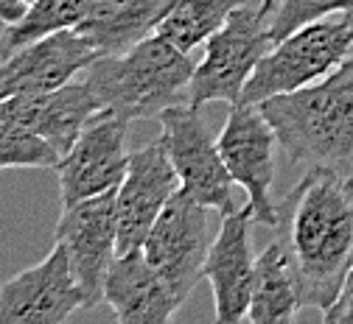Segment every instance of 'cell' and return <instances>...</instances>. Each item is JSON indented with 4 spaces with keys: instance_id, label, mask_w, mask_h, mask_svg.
Wrapping results in <instances>:
<instances>
[{
    "instance_id": "cell-27",
    "label": "cell",
    "mask_w": 353,
    "mask_h": 324,
    "mask_svg": "<svg viewBox=\"0 0 353 324\" xmlns=\"http://www.w3.org/2000/svg\"><path fill=\"white\" fill-rule=\"evenodd\" d=\"M350 14H353V12H350Z\"/></svg>"
},
{
    "instance_id": "cell-17",
    "label": "cell",
    "mask_w": 353,
    "mask_h": 324,
    "mask_svg": "<svg viewBox=\"0 0 353 324\" xmlns=\"http://www.w3.org/2000/svg\"><path fill=\"white\" fill-rule=\"evenodd\" d=\"M174 3L176 0H96L76 31L99 56H115L154 34Z\"/></svg>"
},
{
    "instance_id": "cell-4",
    "label": "cell",
    "mask_w": 353,
    "mask_h": 324,
    "mask_svg": "<svg viewBox=\"0 0 353 324\" xmlns=\"http://www.w3.org/2000/svg\"><path fill=\"white\" fill-rule=\"evenodd\" d=\"M353 54V14L342 12L336 20L323 17L294 34L278 39L261 56L244 84L239 104H261L272 96L294 92L331 76Z\"/></svg>"
},
{
    "instance_id": "cell-11",
    "label": "cell",
    "mask_w": 353,
    "mask_h": 324,
    "mask_svg": "<svg viewBox=\"0 0 353 324\" xmlns=\"http://www.w3.org/2000/svg\"><path fill=\"white\" fill-rule=\"evenodd\" d=\"M76 310H84V294L59 241L37 266L0 285V324H62Z\"/></svg>"
},
{
    "instance_id": "cell-9",
    "label": "cell",
    "mask_w": 353,
    "mask_h": 324,
    "mask_svg": "<svg viewBox=\"0 0 353 324\" xmlns=\"http://www.w3.org/2000/svg\"><path fill=\"white\" fill-rule=\"evenodd\" d=\"M141 249L168 283L174 296L185 305L196 283L205 277V257L210 249L208 207L191 199L185 191H176L163 207Z\"/></svg>"
},
{
    "instance_id": "cell-8",
    "label": "cell",
    "mask_w": 353,
    "mask_h": 324,
    "mask_svg": "<svg viewBox=\"0 0 353 324\" xmlns=\"http://www.w3.org/2000/svg\"><path fill=\"white\" fill-rule=\"evenodd\" d=\"M129 118L99 109L79 131L76 143L57 162L62 207L115 191L129 165Z\"/></svg>"
},
{
    "instance_id": "cell-14",
    "label": "cell",
    "mask_w": 353,
    "mask_h": 324,
    "mask_svg": "<svg viewBox=\"0 0 353 324\" xmlns=\"http://www.w3.org/2000/svg\"><path fill=\"white\" fill-rule=\"evenodd\" d=\"M255 224L252 207L244 204L222 218L216 238L205 257V280L210 283L219 324H239L250 310V288L255 257L250 246V226Z\"/></svg>"
},
{
    "instance_id": "cell-12",
    "label": "cell",
    "mask_w": 353,
    "mask_h": 324,
    "mask_svg": "<svg viewBox=\"0 0 353 324\" xmlns=\"http://www.w3.org/2000/svg\"><path fill=\"white\" fill-rule=\"evenodd\" d=\"M176 191H180V176L160 140L129 154L126 176L115 191L118 255L146 244L154 221Z\"/></svg>"
},
{
    "instance_id": "cell-1",
    "label": "cell",
    "mask_w": 353,
    "mask_h": 324,
    "mask_svg": "<svg viewBox=\"0 0 353 324\" xmlns=\"http://www.w3.org/2000/svg\"><path fill=\"white\" fill-rule=\"evenodd\" d=\"M275 226L300 307L325 313L353 266V179L305 171L278 204Z\"/></svg>"
},
{
    "instance_id": "cell-23",
    "label": "cell",
    "mask_w": 353,
    "mask_h": 324,
    "mask_svg": "<svg viewBox=\"0 0 353 324\" xmlns=\"http://www.w3.org/2000/svg\"><path fill=\"white\" fill-rule=\"evenodd\" d=\"M328 324H353V266L345 277V283L334 299V305L323 313Z\"/></svg>"
},
{
    "instance_id": "cell-20",
    "label": "cell",
    "mask_w": 353,
    "mask_h": 324,
    "mask_svg": "<svg viewBox=\"0 0 353 324\" xmlns=\"http://www.w3.org/2000/svg\"><path fill=\"white\" fill-rule=\"evenodd\" d=\"M241 3L244 0H176L157 25V34L191 54L222 28Z\"/></svg>"
},
{
    "instance_id": "cell-13",
    "label": "cell",
    "mask_w": 353,
    "mask_h": 324,
    "mask_svg": "<svg viewBox=\"0 0 353 324\" xmlns=\"http://www.w3.org/2000/svg\"><path fill=\"white\" fill-rule=\"evenodd\" d=\"M99 51L76 28L39 36L0 59V98L42 96L79 78Z\"/></svg>"
},
{
    "instance_id": "cell-10",
    "label": "cell",
    "mask_w": 353,
    "mask_h": 324,
    "mask_svg": "<svg viewBox=\"0 0 353 324\" xmlns=\"http://www.w3.org/2000/svg\"><path fill=\"white\" fill-rule=\"evenodd\" d=\"M115 191L68 204L54 233V241L68 249L73 277L84 294V310H93L104 302V280L118 257Z\"/></svg>"
},
{
    "instance_id": "cell-15",
    "label": "cell",
    "mask_w": 353,
    "mask_h": 324,
    "mask_svg": "<svg viewBox=\"0 0 353 324\" xmlns=\"http://www.w3.org/2000/svg\"><path fill=\"white\" fill-rule=\"evenodd\" d=\"M99 101L87 81L79 76L68 81L59 89L42 92V96H12L0 98V120H12L42 140H48L59 154H65L73 143L84 123L99 112Z\"/></svg>"
},
{
    "instance_id": "cell-26",
    "label": "cell",
    "mask_w": 353,
    "mask_h": 324,
    "mask_svg": "<svg viewBox=\"0 0 353 324\" xmlns=\"http://www.w3.org/2000/svg\"><path fill=\"white\" fill-rule=\"evenodd\" d=\"M28 3H31V0H28Z\"/></svg>"
},
{
    "instance_id": "cell-18",
    "label": "cell",
    "mask_w": 353,
    "mask_h": 324,
    "mask_svg": "<svg viewBox=\"0 0 353 324\" xmlns=\"http://www.w3.org/2000/svg\"><path fill=\"white\" fill-rule=\"evenodd\" d=\"M300 313V294L286 260L281 241L275 238L255 257L250 310L247 321L252 324H289Z\"/></svg>"
},
{
    "instance_id": "cell-16",
    "label": "cell",
    "mask_w": 353,
    "mask_h": 324,
    "mask_svg": "<svg viewBox=\"0 0 353 324\" xmlns=\"http://www.w3.org/2000/svg\"><path fill=\"white\" fill-rule=\"evenodd\" d=\"M104 305L121 324H165L183 302L146 260L143 249L123 252L112 260L104 280Z\"/></svg>"
},
{
    "instance_id": "cell-5",
    "label": "cell",
    "mask_w": 353,
    "mask_h": 324,
    "mask_svg": "<svg viewBox=\"0 0 353 324\" xmlns=\"http://www.w3.org/2000/svg\"><path fill=\"white\" fill-rule=\"evenodd\" d=\"M270 48V17L239 6L230 20L205 42V54L191 76L188 104L196 109L210 101H225L230 107L239 104L247 78Z\"/></svg>"
},
{
    "instance_id": "cell-21",
    "label": "cell",
    "mask_w": 353,
    "mask_h": 324,
    "mask_svg": "<svg viewBox=\"0 0 353 324\" xmlns=\"http://www.w3.org/2000/svg\"><path fill=\"white\" fill-rule=\"evenodd\" d=\"M62 154L31 129L0 120V171L9 168H57Z\"/></svg>"
},
{
    "instance_id": "cell-24",
    "label": "cell",
    "mask_w": 353,
    "mask_h": 324,
    "mask_svg": "<svg viewBox=\"0 0 353 324\" xmlns=\"http://www.w3.org/2000/svg\"><path fill=\"white\" fill-rule=\"evenodd\" d=\"M28 9V0H0V23H17Z\"/></svg>"
},
{
    "instance_id": "cell-25",
    "label": "cell",
    "mask_w": 353,
    "mask_h": 324,
    "mask_svg": "<svg viewBox=\"0 0 353 324\" xmlns=\"http://www.w3.org/2000/svg\"><path fill=\"white\" fill-rule=\"evenodd\" d=\"M275 6H278V0H261V6H258V12H261L263 17H270V14L275 12Z\"/></svg>"
},
{
    "instance_id": "cell-7",
    "label": "cell",
    "mask_w": 353,
    "mask_h": 324,
    "mask_svg": "<svg viewBox=\"0 0 353 324\" xmlns=\"http://www.w3.org/2000/svg\"><path fill=\"white\" fill-rule=\"evenodd\" d=\"M222 160L233 182L247 193L255 224L275 226L278 202L272 199L275 182V157H278V134L258 104H233L222 134L216 137Z\"/></svg>"
},
{
    "instance_id": "cell-22",
    "label": "cell",
    "mask_w": 353,
    "mask_h": 324,
    "mask_svg": "<svg viewBox=\"0 0 353 324\" xmlns=\"http://www.w3.org/2000/svg\"><path fill=\"white\" fill-rule=\"evenodd\" d=\"M342 12H353V0H278L275 12L270 14L272 45L308 23H317L323 17L342 14Z\"/></svg>"
},
{
    "instance_id": "cell-2",
    "label": "cell",
    "mask_w": 353,
    "mask_h": 324,
    "mask_svg": "<svg viewBox=\"0 0 353 324\" xmlns=\"http://www.w3.org/2000/svg\"><path fill=\"white\" fill-rule=\"evenodd\" d=\"M258 107L292 165L353 179V54L317 84L272 96Z\"/></svg>"
},
{
    "instance_id": "cell-19",
    "label": "cell",
    "mask_w": 353,
    "mask_h": 324,
    "mask_svg": "<svg viewBox=\"0 0 353 324\" xmlns=\"http://www.w3.org/2000/svg\"><path fill=\"white\" fill-rule=\"evenodd\" d=\"M93 6L96 0H31L26 14L17 23H9L0 34V59H6L39 36L79 28V23L90 14Z\"/></svg>"
},
{
    "instance_id": "cell-3",
    "label": "cell",
    "mask_w": 353,
    "mask_h": 324,
    "mask_svg": "<svg viewBox=\"0 0 353 324\" xmlns=\"http://www.w3.org/2000/svg\"><path fill=\"white\" fill-rule=\"evenodd\" d=\"M194 67L183 48L154 31L123 54L93 59L81 78L93 89L101 109L143 120L160 118L168 107L188 104Z\"/></svg>"
},
{
    "instance_id": "cell-6",
    "label": "cell",
    "mask_w": 353,
    "mask_h": 324,
    "mask_svg": "<svg viewBox=\"0 0 353 324\" xmlns=\"http://www.w3.org/2000/svg\"><path fill=\"white\" fill-rule=\"evenodd\" d=\"M157 140L180 176V191L222 215L236 210V182L196 107L176 104L160 112Z\"/></svg>"
}]
</instances>
